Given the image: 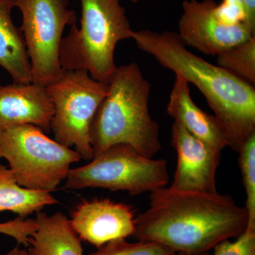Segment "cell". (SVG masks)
<instances>
[{"instance_id":"cell-9","label":"cell","mask_w":255,"mask_h":255,"mask_svg":"<svg viewBox=\"0 0 255 255\" xmlns=\"http://www.w3.org/2000/svg\"><path fill=\"white\" fill-rule=\"evenodd\" d=\"M214 0H184L178 35L187 46L205 55H218L247 41L255 33L245 22H225Z\"/></svg>"},{"instance_id":"cell-25","label":"cell","mask_w":255,"mask_h":255,"mask_svg":"<svg viewBox=\"0 0 255 255\" xmlns=\"http://www.w3.org/2000/svg\"><path fill=\"white\" fill-rule=\"evenodd\" d=\"M175 255H188L186 254H183V253H177ZM199 255H209L208 253H205V254Z\"/></svg>"},{"instance_id":"cell-13","label":"cell","mask_w":255,"mask_h":255,"mask_svg":"<svg viewBox=\"0 0 255 255\" xmlns=\"http://www.w3.org/2000/svg\"><path fill=\"white\" fill-rule=\"evenodd\" d=\"M167 112L174 122L215 148L221 151L229 146L227 137L217 119L195 105L191 99L189 82L180 75H176Z\"/></svg>"},{"instance_id":"cell-15","label":"cell","mask_w":255,"mask_h":255,"mask_svg":"<svg viewBox=\"0 0 255 255\" xmlns=\"http://www.w3.org/2000/svg\"><path fill=\"white\" fill-rule=\"evenodd\" d=\"M14 0H0V66L14 83L32 82L31 63L22 32L11 18Z\"/></svg>"},{"instance_id":"cell-22","label":"cell","mask_w":255,"mask_h":255,"mask_svg":"<svg viewBox=\"0 0 255 255\" xmlns=\"http://www.w3.org/2000/svg\"><path fill=\"white\" fill-rule=\"evenodd\" d=\"M216 10L225 22L247 23L246 10L241 0H223L221 4H217Z\"/></svg>"},{"instance_id":"cell-7","label":"cell","mask_w":255,"mask_h":255,"mask_svg":"<svg viewBox=\"0 0 255 255\" xmlns=\"http://www.w3.org/2000/svg\"><path fill=\"white\" fill-rule=\"evenodd\" d=\"M46 90L54 105L50 124L54 140L70 148L75 147L82 159L91 161L94 154L90 128L108 93V84L92 78L86 70H65Z\"/></svg>"},{"instance_id":"cell-24","label":"cell","mask_w":255,"mask_h":255,"mask_svg":"<svg viewBox=\"0 0 255 255\" xmlns=\"http://www.w3.org/2000/svg\"><path fill=\"white\" fill-rule=\"evenodd\" d=\"M6 255H29V254H28L27 251L19 249L18 248H15L14 249L11 250Z\"/></svg>"},{"instance_id":"cell-20","label":"cell","mask_w":255,"mask_h":255,"mask_svg":"<svg viewBox=\"0 0 255 255\" xmlns=\"http://www.w3.org/2000/svg\"><path fill=\"white\" fill-rule=\"evenodd\" d=\"M213 249L214 255H255V223H248L236 241L224 240Z\"/></svg>"},{"instance_id":"cell-23","label":"cell","mask_w":255,"mask_h":255,"mask_svg":"<svg viewBox=\"0 0 255 255\" xmlns=\"http://www.w3.org/2000/svg\"><path fill=\"white\" fill-rule=\"evenodd\" d=\"M246 10L247 23L255 33V0H241Z\"/></svg>"},{"instance_id":"cell-2","label":"cell","mask_w":255,"mask_h":255,"mask_svg":"<svg viewBox=\"0 0 255 255\" xmlns=\"http://www.w3.org/2000/svg\"><path fill=\"white\" fill-rule=\"evenodd\" d=\"M131 38L164 68L199 89L214 112L230 147L239 152L255 134V87L191 53L176 32L133 31Z\"/></svg>"},{"instance_id":"cell-6","label":"cell","mask_w":255,"mask_h":255,"mask_svg":"<svg viewBox=\"0 0 255 255\" xmlns=\"http://www.w3.org/2000/svg\"><path fill=\"white\" fill-rule=\"evenodd\" d=\"M65 180L70 190L102 188L135 196L166 187L169 176L165 159L148 158L131 146L117 144L94 156L90 163L70 169Z\"/></svg>"},{"instance_id":"cell-8","label":"cell","mask_w":255,"mask_h":255,"mask_svg":"<svg viewBox=\"0 0 255 255\" xmlns=\"http://www.w3.org/2000/svg\"><path fill=\"white\" fill-rule=\"evenodd\" d=\"M22 14V32L31 63L32 83L47 87L65 70L59 51L64 30L75 26L76 13L68 0H14Z\"/></svg>"},{"instance_id":"cell-14","label":"cell","mask_w":255,"mask_h":255,"mask_svg":"<svg viewBox=\"0 0 255 255\" xmlns=\"http://www.w3.org/2000/svg\"><path fill=\"white\" fill-rule=\"evenodd\" d=\"M36 228L28 240L29 255H84L81 241L63 213H37Z\"/></svg>"},{"instance_id":"cell-12","label":"cell","mask_w":255,"mask_h":255,"mask_svg":"<svg viewBox=\"0 0 255 255\" xmlns=\"http://www.w3.org/2000/svg\"><path fill=\"white\" fill-rule=\"evenodd\" d=\"M53 114L46 87L32 82L0 86V130L31 124L48 133Z\"/></svg>"},{"instance_id":"cell-19","label":"cell","mask_w":255,"mask_h":255,"mask_svg":"<svg viewBox=\"0 0 255 255\" xmlns=\"http://www.w3.org/2000/svg\"><path fill=\"white\" fill-rule=\"evenodd\" d=\"M168 247L155 242H128L126 238L114 240L97 248L89 255H175Z\"/></svg>"},{"instance_id":"cell-5","label":"cell","mask_w":255,"mask_h":255,"mask_svg":"<svg viewBox=\"0 0 255 255\" xmlns=\"http://www.w3.org/2000/svg\"><path fill=\"white\" fill-rule=\"evenodd\" d=\"M0 158L7 161L20 186L49 192L66 179L72 164L82 159L31 124L0 130Z\"/></svg>"},{"instance_id":"cell-10","label":"cell","mask_w":255,"mask_h":255,"mask_svg":"<svg viewBox=\"0 0 255 255\" xmlns=\"http://www.w3.org/2000/svg\"><path fill=\"white\" fill-rule=\"evenodd\" d=\"M172 145L177 163L170 187L181 191L216 192L221 150L191 135L177 122L172 127Z\"/></svg>"},{"instance_id":"cell-26","label":"cell","mask_w":255,"mask_h":255,"mask_svg":"<svg viewBox=\"0 0 255 255\" xmlns=\"http://www.w3.org/2000/svg\"><path fill=\"white\" fill-rule=\"evenodd\" d=\"M130 1H131L132 2L136 3L137 1H138V0H130Z\"/></svg>"},{"instance_id":"cell-1","label":"cell","mask_w":255,"mask_h":255,"mask_svg":"<svg viewBox=\"0 0 255 255\" xmlns=\"http://www.w3.org/2000/svg\"><path fill=\"white\" fill-rule=\"evenodd\" d=\"M248 219L246 208L231 196L164 187L150 192L148 209L135 217L132 236L176 253L199 255L220 242L238 238L246 231Z\"/></svg>"},{"instance_id":"cell-16","label":"cell","mask_w":255,"mask_h":255,"mask_svg":"<svg viewBox=\"0 0 255 255\" xmlns=\"http://www.w3.org/2000/svg\"><path fill=\"white\" fill-rule=\"evenodd\" d=\"M59 204L51 192L20 186L11 169L0 164V212L10 211L26 219L46 206Z\"/></svg>"},{"instance_id":"cell-21","label":"cell","mask_w":255,"mask_h":255,"mask_svg":"<svg viewBox=\"0 0 255 255\" xmlns=\"http://www.w3.org/2000/svg\"><path fill=\"white\" fill-rule=\"evenodd\" d=\"M36 228L34 219L17 217L12 221L0 223V234L14 238L18 244L28 247V240Z\"/></svg>"},{"instance_id":"cell-4","label":"cell","mask_w":255,"mask_h":255,"mask_svg":"<svg viewBox=\"0 0 255 255\" xmlns=\"http://www.w3.org/2000/svg\"><path fill=\"white\" fill-rule=\"evenodd\" d=\"M80 27L71 26L59 51L64 70H86L109 84L117 66L114 51L119 41L131 38L133 30L120 0H80Z\"/></svg>"},{"instance_id":"cell-11","label":"cell","mask_w":255,"mask_h":255,"mask_svg":"<svg viewBox=\"0 0 255 255\" xmlns=\"http://www.w3.org/2000/svg\"><path fill=\"white\" fill-rule=\"evenodd\" d=\"M70 222L80 240L98 248L132 236L135 211L132 206L108 199L84 200L75 206Z\"/></svg>"},{"instance_id":"cell-18","label":"cell","mask_w":255,"mask_h":255,"mask_svg":"<svg viewBox=\"0 0 255 255\" xmlns=\"http://www.w3.org/2000/svg\"><path fill=\"white\" fill-rule=\"evenodd\" d=\"M239 166L246 194L248 223H255V134L240 149Z\"/></svg>"},{"instance_id":"cell-3","label":"cell","mask_w":255,"mask_h":255,"mask_svg":"<svg viewBox=\"0 0 255 255\" xmlns=\"http://www.w3.org/2000/svg\"><path fill=\"white\" fill-rule=\"evenodd\" d=\"M90 128L94 156L117 144L148 158L162 149L159 126L149 111L150 84L136 63L117 67Z\"/></svg>"},{"instance_id":"cell-17","label":"cell","mask_w":255,"mask_h":255,"mask_svg":"<svg viewBox=\"0 0 255 255\" xmlns=\"http://www.w3.org/2000/svg\"><path fill=\"white\" fill-rule=\"evenodd\" d=\"M218 65L249 82L255 84V36L216 55Z\"/></svg>"}]
</instances>
